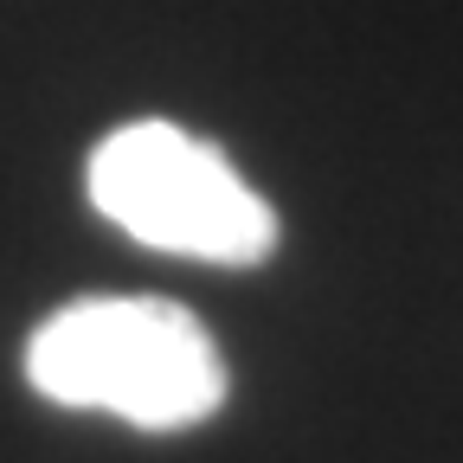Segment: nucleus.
<instances>
[{
    "instance_id": "1",
    "label": "nucleus",
    "mask_w": 463,
    "mask_h": 463,
    "mask_svg": "<svg viewBox=\"0 0 463 463\" xmlns=\"http://www.w3.org/2000/svg\"><path fill=\"white\" fill-rule=\"evenodd\" d=\"M26 380L65 412L187 431L225 405V354L174 297H78L26 341Z\"/></svg>"
},
{
    "instance_id": "2",
    "label": "nucleus",
    "mask_w": 463,
    "mask_h": 463,
    "mask_svg": "<svg viewBox=\"0 0 463 463\" xmlns=\"http://www.w3.org/2000/svg\"><path fill=\"white\" fill-rule=\"evenodd\" d=\"M90 206L123 239L167 258L264 264L277 251L270 200L206 136L161 116L123 123L90 148Z\"/></svg>"
}]
</instances>
